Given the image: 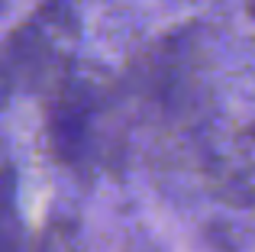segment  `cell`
<instances>
[{"mask_svg": "<svg viewBox=\"0 0 255 252\" xmlns=\"http://www.w3.org/2000/svg\"><path fill=\"white\" fill-rule=\"evenodd\" d=\"M81 45V19L71 0H45L39 3L6 42L16 88L39 97H52L78 65Z\"/></svg>", "mask_w": 255, "mask_h": 252, "instance_id": "6da1fadb", "label": "cell"}, {"mask_svg": "<svg viewBox=\"0 0 255 252\" xmlns=\"http://www.w3.org/2000/svg\"><path fill=\"white\" fill-rule=\"evenodd\" d=\"M49 145L62 165L81 168L94 155L100 117L107 104V81L100 71L78 62L65 84L49 97Z\"/></svg>", "mask_w": 255, "mask_h": 252, "instance_id": "7a4b0ae2", "label": "cell"}, {"mask_svg": "<svg viewBox=\"0 0 255 252\" xmlns=\"http://www.w3.org/2000/svg\"><path fill=\"white\" fill-rule=\"evenodd\" d=\"M0 252H29L23 217H19L16 171L10 162H0Z\"/></svg>", "mask_w": 255, "mask_h": 252, "instance_id": "3957f363", "label": "cell"}, {"mask_svg": "<svg viewBox=\"0 0 255 252\" xmlns=\"http://www.w3.org/2000/svg\"><path fill=\"white\" fill-rule=\"evenodd\" d=\"M29 252H84L81 240V223L68 210H52L42 230L36 233Z\"/></svg>", "mask_w": 255, "mask_h": 252, "instance_id": "277c9868", "label": "cell"}, {"mask_svg": "<svg viewBox=\"0 0 255 252\" xmlns=\"http://www.w3.org/2000/svg\"><path fill=\"white\" fill-rule=\"evenodd\" d=\"M13 91H16V78H13V68H10V58H6V52L0 49V114L6 110Z\"/></svg>", "mask_w": 255, "mask_h": 252, "instance_id": "5b68a950", "label": "cell"}, {"mask_svg": "<svg viewBox=\"0 0 255 252\" xmlns=\"http://www.w3.org/2000/svg\"><path fill=\"white\" fill-rule=\"evenodd\" d=\"M246 10H249V16L255 19V0H246Z\"/></svg>", "mask_w": 255, "mask_h": 252, "instance_id": "8992f818", "label": "cell"}, {"mask_svg": "<svg viewBox=\"0 0 255 252\" xmlns=\"http://www.w3.org/2000/svg\"><path fill=\"white\" fill-rule=\"evenodd\" d=\"M6 6H10V0H0V13H3V10H6Z\"/></svg>", "mask_w": 255, "mask_h": 252, "instance_id": "52a82bcc", "label": "cell"}, {"mask_svg": "<svg viewBox=\"0 0 255 252\" xmlns=\"http://www.w3.org/2000/svg\"><path fill=\"white\" fill-rule=\"evenodd\" d=\"M71 3H75V0H71Z\"/></svg>", "mask_w": 255, "mask_h": 252, "instance_id": "ba28073f", "label": "cell"}]
</instances>
